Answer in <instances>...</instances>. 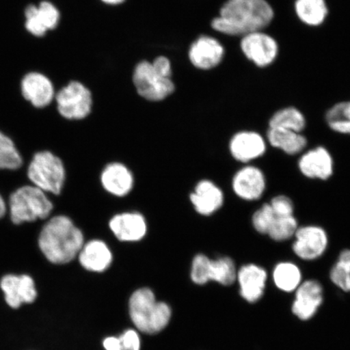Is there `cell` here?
Masks as SVG:
<instances>
[{"label": "cell", "instance_id": "34", "mask_svg": "<svg viewBox=\"0 0 350 350\" xmlns=\"http://www.w3.org/2000/svg\"><path fill=\"white\" fill-rule=\"evenodd\" d=\"M119 338L125 350H141V339L137 331L126 330Z\"/></svg>", "mask_w": 350, "mask_h": 350}, {"label": "cell", "instance_id": "24", "mask_svg": "<svg viewBox=\"0 0 350 350\" xmlns=\"http://www.w3.org/2000/svg\"><path fill=\"white\" fill-rule=\"evenodd\" d=\"M267 139L271 146L279 148L288 155L299 154L308 146V139L304 135L286 129L269 128L267 131Z\"/></svg>", "mask_w": 350, "mask_h": 350}, {"label": "cell", "instance_id": "3", "mask_svg": "<svg viewBox=\"0 0 350 350\" xmlns=\"http://www.w3.org/2000/svg\"><path fill=\"white\" fill-rule=\"evenodd\" d=\"M131 321L139 331L146 334H156L169 325L172 309L167 304L156 299L148 288L135 291L129 300Z\"/></svg>", "mask_w": 350, "mask_h": 350}, {"label": "cell", "instance_id": "15", "mask_svg": "<svg viewBox=\"0 0 350 350\" xmlns=\"http://www.w3.org/2000/svg\"><path fill=\"white\" fill-rule=\"evenodd\" d=\"M232 188L240 199L247 201L260 200L266 190L265 175L257 166H244L234 175Z\"/></svg>", "mask_w": 350, "mask_h": 350}, {"label": "cell", "instance_id": "22", "mask_svg": "<svg viewBox=\"0 0 350 350\" xmlns=\"http://www.w3.org/2000/svg\"><path fill=\"white\" fill-rule=\"evenodd\" d=\"M100 183L108 193L118 197L129 195L134 186L131 170L120 163L108 164L100 174Z\"/></svg>", "mask_w": 350, "mask_h": 350}, {"label": "cell", "instance_id": "4", "mask_svg": "<svg viewBox=\"0 0 350 350\" xmlns=\"http://www.w3.org/2000/svg\"><path fill=\"white\" fill-rule=\"evenodd\" d=\"M52 209L53 204L46 192L33 185L21 187L10 196V217L16 225L46 219Z\"/></svg>", "mask_w": 350, "mask_h": 350}, {"label": "cell", "instance_id": "18", "mask_svg": "<svg viewBox=\"0 0 350 350\" xmlns=\"http://www.w3.org/2000/svg\"><path fill=\"white\" fill-rule=\"evenodd\" d=\"M299 168L306 178L327 180L334 174V159L327 148L319 146L301 155Z\"/></svg>", "mask_w": 350, "mask_h": 350}, {"label": "cell", "instance_id": "27", "mask_svg": "<svg viewBox=\"0 0 350 350\" xmlns=\"http://www.w3.org/2000/svg\"><path fill=\"white\" fill-rule=\"evenodd\" d=\"M269 128L282 129L301 133L306 128V119L299 109L290 107L279 109L271 117Z\"/></svg>", "mask_w": 350, "mask_h": 350}, {"label": "cell", "instance_id": "11", "mask_svg": "<svg viewBox=\"0 0 350 350\" xmlns=\"http://www.w3.org/2000/svg\"><path fill=\"white\" fill-rule=\"evenodd\" d=\"M0 288L4 300L12 309H19L25 304H32L38 299L36 284L28 274H6L0 279Z\"/></svg>", "mask_w": 350, "mask_h": 350}, {"label": "cell", "instance_id": "38", "mask_svg": "<svg viewBox=\"0 0 350 350\" xmlns=\"http://www.w3.org/2000/svg\"><path fill=\"white\" fill-rule=\"evenodd\" d=\"M103 3L107 4V5L117 6L124 3L126 0H100Z\"/></svg>", "mask_w": 350, "mask_h": 350}, {"label": "cell", "instance_id": "30", "mask_svg": "<svg viewBox=\"0 0 350 350\" xmlns=\"http://www.w3.org/2000/svg\"><path fill=\"white\" fill-rule=\"evenodd\" d=\"M23 160L12 139L0 131V170H17Z\"/></svg>", "mask_w": 350, "mask_h": 350}, {"label": "cell", "instance_id": "35", "mask_svg": "<svg viewBox=\"0 0 350 350\" xmlns=\"http://www.w3.org/2000/svg\"><path fill=\"white\" fill-rule=\"evenodd\" d=\"M153 68L163 77L172 78V64L167 57L161 55L152 61Z\"/></svg>", "mask_w": 350, "mask_h": 350}, {"label": "cell", "instance_id": "19", "mask_svg": "<svg viewBox=\"0 0 350 350\" xmlns=\"http://www.w3.org/2000/svg\"><path fill=\"white\" fill-rule=\"evenodd\" d=\"M23 97L33 107L44 108L55 98V88L50 79L38 72L26 75L21 83Z\"/></svg>", "mask_w": 350, "mask_h": 350}, {"label": "cell", "instance_id": "17", "mask_svg": "<svg viewBox=\"0 0 350 350\" xmlns=\"http://www.w3.org/2000/svg\"><path fill=\"white\" fill-rule=\"evenodd\" d=\"M109 229L121 242H138L147 234V223L142 213L129 212L116 214L109 222Z\"/></svg>", "mask_w": 350, "mask_h": 350}, {"label": "cell", "instance_id": "25", "mask_svg": "<svg viewBox=\"0 0 350 350\" xmlns=\"http://www.w3.org/2000/svg\"><path fill=\"white\" fill-rule=\"evenodd\" d=\"M275 286L284 293H294L301 282L303 273L299 266L291 261L279 262L272 273Z\"/></svg>", "mask_w": 350, "mask_h": 350}, {"label": "cell", "instance_id": "29", "mask_svg": "<svg viewBox=\"0 0 350 350\" xmlns=\"http://www.w3.org/2000/svg\"><path fill=\"white\" fill-rule=\"evenodd\" d=\"M329 278L340 291L350 293V249L340 253L338 260L332 267Z\"/></svg>", "mask_w": 350, "mask_h": 350}, {"label": "cell", "instance_id": "21", "mask_svg": "<svg viewBox=\"0 0 350 350\" xmlns=\"http://www.w3.org/2000/svg\"><path fill=\"white\" fill-rule=\"evenodd\" d=\"M190 200L200 215L210 216L222 207L224 193L215 183L204 179L197 183L190 195Z\"/></svg>", "mask_w": 350, "mask_h": 350}, {"label": "cell", "instance_id": "10", "mask_svg": "<svg viewBox=\"0 0 350 350\" xmlns=\"http://www.w3.org/2000/svg\"><path fill=\"white\" fill-rule=\"evenodd\" d=\"M294 238L292 250L301 260L313 261L319 259L325 255L328 247V236L321 226H299Z\"/></svg>", "mask_w": 350, "mask_h": 350}, {"label": "cell", "instance_id": "5", "mask_svg": "<svg viewBox=\"0 0 350 350\" xmlns=\"http://www.w3.org/2000/svg\"><path fill=\"white\" fill-rule=\"evenodd\" d=\"M28 178L33 186L43 191L59 195L62 191L66 172L62 160L49 151L38 152L28 168Z\"/></svg>", "mask_w": 350, "mask_h": 350}, {"label": "cell", "instance_id": "28", "mask_svg": "<svg viewBox=\"0 0 350 350\" xmlns=\"http://www.w3.org/2000/svg\"><path fill=\"white\" fill-rule=\"evenodd\" d=\"M325 120L336 133L350 135V100L336 103L328 109Z\"/></svg>", "mask_w": 350, "mask_h": 350}, {"label": "cell", "instance_id": "33", "mask_svg": "<svg viewBox=\"0 0 350 350\" xmlns=\"http://www.w3.org/2000/svg\"><path fill=\"white\" fill-rule=\"evenodd\" d=\"M269 204L272 207L275 216L288 217L294 215V203L286 196L280 195L273 197Z\"/></svg>", "mask_w": 350, "mask_h": 350}, {"label": "cell", "instance_id": "16", "mask_svg": "<svg viewBox=\"0 0 350 350\" xmlns=\"http://www.w3.org/2000/svg\"><path fill=\"white\" fill-rule=\"evenodd\" d=\"M229 147L232 157L243 163L260 159L267 150L265 139L253 131H242L234 135Z\"/></svg>", "mask_w": 350, "mask_h": 350}, {"label": "cell", "instance_id": "36", "mask_svg": "<svg viewBox=\"0 0 350 350\" xmlns=\"http://www.w3.org/2000/svg\"><path fill=\"white\" fill-rule=\"evenodd\" d=\"M103 347L106 350H125L120 338H116V336H109V338L105 339Z\"/></svg>", "mask_w": 350, "mask_h": 350}, {"label": "cell", "instance_id": "9", "mask_svg": "<svg viewBox=\"0 0 350 350\" xmlns=\"http://www.w3.org/2000/svg\"><path fill=\"white\" fill-rule=\"evenodd\" d=\"M240 48L245 57L259 68L273 64L279 54L278 42L264 30L244 35Z\"/></svg>", "mask_w": 350, "mask_h": 350}, {"label": "cell", "instance_id": "31", "mask_svg": "<svg viewBox=\"0 0 350 350\" xmlns=\"http://www.w3.org/2000/svg\"><path fill=\"white\" fill-rule=\"evenodd\" d=\"M297 228H299V224L294 215L275 216L267 235L275 242H284L294 237Z\"/></svg>", "mask_w": 350, "mask_h": 350}, {"label": "cell", "instance_id": "6", "mask_svg": "<svg viewBox=\"0 0 350 350\" xmlns=\"http://www.w3.org/2000/svg\"><path fill=\"white\" fill-rule=\"evenodd\" d=\"M237 271L234 260L229 256L211 260L204 254H198L192 260L191 278L199 286L213 281L229 286L236 282Z\"/></svg>", "mask_w": 350, "mask_h": 350}, {"label": "cell", "instance_id": "12", "mask_svg": "<svg viewBox=\"0 0 350 350\" xmlns=\"http://www.w3.org/2000/svg\"><path fill=\"white\" fill-rule=\"evenodd\" d=\"M295 293L291 310L293 314L301 321L312 319L323 303V288L317 280H306L301 283Z\"/></svg>", "mask_w": 350, "mask_h": 350}, {"label": "cell", "instance_id": "13", "mask_svg": "<svg viewBox=\"0 0 350 350\" xmlns=\"http://www.w3.org/2000/svg\"><path fill=\"white\" fill-rule=\"evenodd\" d=\"M225 56V48L217 38L202 35L191 43L188 58L197 69L208 71L217 67Z\"/></svg>", "mask_w": 350, "mask_h": 350}, {"label": "cell", "instance_id": "14", "mask_svg": "<svg viewBox=\"0 0 350 350\" xmlns=\"http://www.w3.org/2000/svg\"><path fill=\"white\" fill-rule=\"evenodd\" d=\"M269 274L262 267L256 264H246L237 271L239 295L248 304H256L264 296Z\"/></svg>", "mask_w": 350, "mask_h": 350}, {"label": "cell", "instance_id": "32", "mask_svg": "<svg viewBox=\"0 0 350 350\" xmlns=\"http://www.w3.org/2000/svg\"><path fill=\"white\" fill-rule=\"evenodd\" d=\"M275 217V213L269 203L262 204L253 214L252 222L254 229L261 234H268Z\"/></svg>", "mask_w": 350, "mask_h": 350}, {"label": "cell", "instance_id": "23", "mask_svg": "<svg viewBox=\"0 0 350 350\" xmlns=\"http://www.w3.org/2000/svg\"><path fill=\"white\" fill-rule=\"evenodd\" d=\"M78 259L83 268L90 272L103 273L111 265L113 255L106 243L94 239L83 245Z\"/></svg>", "mask_w": 350, "mask_h": 350}, {"label": "cell", "instance_id": "20", "mask_svg": "<svg viewBox=\"0 0 350 350\" xmlns=\"http://www.w3.org/2000/svg\"><path fill=\"white\" fill-rule=\"evenodd\" d=\"M26 29L34 36L42 37L48 30L59 25L60 14L57 8L50 2H42L38 7L30 5L25 11Z\"/></svg>", "mask_w": 350, "mask_h": 350}, {"label": "cell", "instance_id": "26", "mask_svg": "<svg viewBox=\"0 0 350 350\" xmlns=\"http://www.w3.org/2000/svg\"><path fill=\"white\" fill-rule=\"evenodd\" d=\"M295 11L297 18L312 27L325 23L328 15L326 0H296Z\"/></svg>", "mask_w": 350, "mask_h": 350}, {"label": "cell", "instance_id": "8", "mask_svg": "<svg viewBox=\"0 0 350 350\" xmlns=\"http://www.w3.org/2000/svg\"><path fill=\"white\" fill-rule=\"evenodd\" d=\"M55 98L60 116L68 120L85 119L93 107L91 91L79 81L68 83L55 94Z\"/></svg>", "mask_w": 350, "mask_h": 350}, {"label": "cell", "instance_id": "2", "mask_svg": "<svg viewBox=\"0 0 350 350\" xmlns=\"http://www.w3.org/2000/svg\"><path fill=\"white\" fill-rule=\"evenodd\" d=\"M84 244L83 232L71 218L64 215L50 219L38 238L43 256L54 265H66L75 260Z\"/></svg>", "mask_w": 350, "mask_h": 350}, {"label": "cell", "instance_id": "7", "mask_svg": "<svg viewBox=\"0 0 350 350\" xmlns=\"http://www.w3.org/2000/svg\"><path fill=\"white\" fill-rule=\"evenodd\" d=\"M133 81L137 93L150 102H161L172 95L175 90L172 78L161 75L152 62L144 60L135 65Z\"/></svg>", "mask_w": 350, "mask_h": 350}, {"label": "cell", "instance_id": "1", "mask_svg": "<svg viewBox=\"0 0 350 350\" xmlns=\"http://www.w3.org/2000/svg\"><path fill=\"white\" fill-rule=\"evenodd\" d=\"M273 18V8L267 0H227L211 26L227 36L243 37L264 30Z\"/></svg>", "mask_w": 350, "mask_h": 350}, {"label": "cell", "instance_id": "37", "mask_svg": "<svg viewBox=\"0 0 350 350\" xmlns=\"http://www.w3.org/2000/svg\"><path fill=\"white\" fill-rule=\"evenodd\" d=\"M7 212V205L1 195H0V218L5 215Z\"/></svg>", "mask_w": 350, "mask_h": 350}]
</instances>
